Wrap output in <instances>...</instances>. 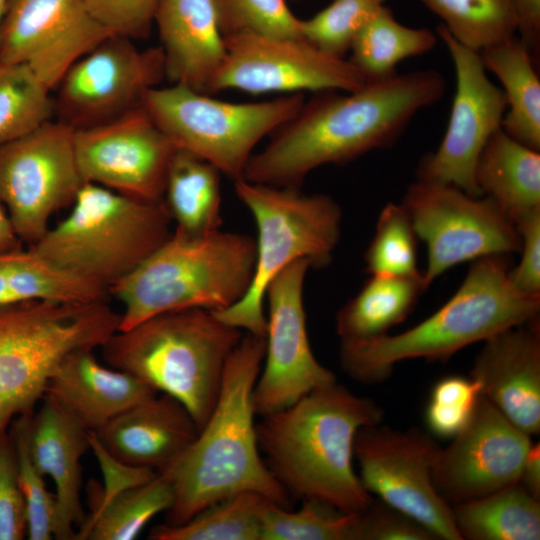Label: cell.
Listing matches in <instances>:
<instances>
[{
    "instance_id": "obj_48",
    "label": "cell",
    "mask_w": 540,
    "mask_h": 540,
    "mask_svg": "<svg viewBox=\"0 0 540 540\" xmlns=\"http://www.w3.org/2000/svg\"><path fill=\"white\" fill-rule=\"evenodd\" d=\"M520 484L536 499H540V447L531 445L522 468Z\"/></svg>"
},
{
    "instance_id": "obj_17",
    "label": "cell",
    "mask_w": 540,
    "mask_h": 540,
    "mask_svg": "<svg viewBox=\"0 0 540 540\" xmlns=\"http://www.w3.org/2000/svg\"><path fill=\"white\" fill-rule=\"evenodd\" d=\"M225 42L227 55L214 93L353 92L367 84L348 59L327 54L304 38L239 36Z\"/></svg>"
},
{
    "instance_id": "obj_35",
    "label": "cell",
    "mask_w": 540,
    "mask_h": 540,
    "mask_svg": "<svg viewBox=\"0 0 540 540\" xmlns=\"http://www.w3.org/2000/svg\"><path fill=\"white\" fill-rule=\"evenodd\" d=\"M464 47L481 53L517 32L512 0H421Z\"/></svg>"
},
{
    "instance_id": "obj_3",
    "label": "cell",
    "mask_w": 540,
    "mask_h": 540,
    "mask_svg": "<svg viewBox=\"0 0 540 540\" xmlns=\"http://www.w3.org/2000/svg\"><path fill=\"white\" fill-rule=\"evenodd\" d=\"M265 336L244 333L229 356L214 408L192 444L167 470L174 500L165 524L180 525L207 506L256 492L290 509V496L259 451L252 394L265 355Z\"/></svg>"
},
{
    "instance_id": "obj_4",
    "label": "cell",
    "mask_w": 540,
    "mask_h": 540,
    "mask_svg": "<svg viewBox=\"0 0 540 540\" xmlns=\"http://www.w3.org/2000/svg\"><path fill=\"white\" fill-rule=\"evenodd\" d=\"M505 256L474 260L456 293L433 315L407 331L341 343L343 371L365 384L380 383L400 361H446L473 343L538 319L540 296L525 295L513 287Z\"/></svg>"
},
{
    "instance_id": "obj_30",
    "label": "cell",
    "mask_w": 540,
    "mask_h": 540,
    "mask_svg": "<svg viewBox=\"0 0 540 540\" xmlns=\"http://www.w3.org/2000/svg\"><path fill=\"white\" fill-rule=\"evenodd\" d=\"M451 508L462 540L540 539V502L520 482Z\"/></svg>"
},
{
    "instance_id": "obj_18",
    "label": "cell",
    "mask_w": 540,
    "mask_h": 540,
    "mask_svg": "<svg viewBox=\"0 0 540 540\" xmlns=\"http://www.w3.org/2000/svg\"><path fill=\"white\" fill-rule=\"evenodd\" d=\"M85 182L136 199L160 202L175 145L141 104L106 123L75 130Z\"/></svg>"
},
{
    "instance_id": "obj_42",
    "label": "cell",
    "mask_w": 540,
    "mask_h": 540,
    "mask_svg": "<svg viewBox=\"0 0 540 540\" xmlns=\"http://www.w3.org/2000/svg\"><path fill=\"white\" fill-rule=\"evenodd\" d=\"M481 395V386L472 377L449 375L440 379L431 390L425 411L431 433L453 438L468 423Z\"/></svg>"
},
{
    "instance_id": "obj_43",
    "label": "cell",
    "mask_w": 540,
    "mask_h": 540,
    "mask_svg": "<svg viewBox=\"0 0 540 540\" xmlns=\"http://www.w3.org/2000/svg\"><path fill=\"white\" fill-rule=\"evenodd\" d=\"M27 513L17 473L16 453L7 431L0 435V540L26 536Z\"/></svg>"
},
{
    "instance_id": "obj_36",
    "label": "cell",
    "mask_w": 540,
    "mask_h": 540,
    "mask_svg": "<svg viewBox=\"0 0 540 540\" xmlns=\"http://www.w3.org/2000/svg\"><path fill=\"white\" fill-rule=\"evenodd\" d=\"M50 91L28 65L0 63V146L51 120Z\"/></svg>"
},
{
    "instance_id": "obj_12",
    "label": "cell",
    "mask_w": 540,
    "mask_h": 540,
    "mask_svg": "<svg viewBox=\"0 0 540 540\" xmlns=\"http://www.w3.org/2000/svg\"><path fill=\"white\" fill-rule=\"evenodd\" d=\"M402 205L417 237L427 245V267L422 273L427 288L460 263L520 251L517 229L487 196L417 180L408 187Z\"/></svg>"
},
{
    "instance_id": "obj_28",
    "label": "cell",
    "mask_w": 540,
    "mask_h": 540,
    "mask_svg": "<svg viewBox=\"0 0 540 540\" xmlns=\"http://www.w3.org/2000/svg\"><path fill=\"white\" fill-rule=\"evenodd\" d=\"M426 288L422 273L371 275L360 291L337 312L336 332L341 343L386 335L409 315Z\"/></svg>"
},
{
    "instance_id": "obj_5",
    "label": "cell",
    "mask_w": 540,
    "mask_h": 540,
    "mask_svg": "<svg viewBox=\"0 0 540 540\" xmlns=\"http://www.w3.org/2000/svg\"><path fill=\"white\" fill-rule=\"evenodd\" d=\"M244 332L202 308L152 316L101 347L105 363L180 402L198 431L217 401L227 360Z\"/></svg>"
},
{
    "instance_id": "obj_25",
    "label": "cell",
    "mask_w": 540,
    "mask_h": 540,
    "mask_svg": "<svg viewBox=\"0 0 540 540\" xmlns=\"http://www.w3.org/2000/svg\"><path fill=\"white\" fill-rule=\"evenodd\" d=\"M157 392L136 377L102 365L94 349L67 355L49 379L45 395L87 431H96Z\"/></svg>"
},
{
    "instance_id": "obj_14",
    "label": "cell",
    "mask_w": 540,
    "mask_h": 540,
    "mask_svg": "<svg viewBox=\"0 0 540 540\" xmlns=\"http://www.w3.org/2000/svg\"><path fill=\"white\" fill-rule=\"evenodd\" d=\"M165 78L160 47L139 49L132 39L112 35L64 74L55 88V113L75 130L97 126L141 105Z\"/></svg>"
},
{
    "instance_id": "obj_9",
    "label": "cell",
    "mask_w": 540,
    "mask_h": 540,
    "mask_svg": "<svg viewBox=\"0 0 540 540\" xmlns=\"http://www.w3.org/2000/svg\"><path fill=\"white\" fill-rule=\"evenodd\" d=\"M239 200L257 226L253 278L243 298L212 311L224 323L245 333L265 336V293L269 283L291 263L306 259L323 268L332 259L341 233V209L325 194L307 195L299 188L233 181Z\"/></svg>"
},
{
    "instance_id": "obj_22",
    "label": "cell",
    "mask_w": 540,
    "mask_h": 540,
    "mask_svg": "<svg viewBox=\"0 0 540 540\" xmlns=\"http://www.w3.org/2000/svg\"><path fill=\"white\" fill-rule=\"evenodd\" d=\"M92 432L116 460L160 473L182 456L195 440L198 428L180 402L156 394Z\"/></svg>"
},
{
    "instance_id": "obj_29",
    "label": "cell",
    "mask_w": 540,
    "mask_h": 540,
    "mask_svg": "<svg viewBox=\"0 0 540 540\" xmlns=\"http://www.w3.org/2000/svg\"><path fill=\"white\" fill-rule=\"evenodd\" d=\"M220 174L206 160L176 148L162 198L176 230L189 235H204L220 229Z\"/></svg>"
},
{
    "instance_id": "obj_19",
    "label": "cell",
    "mask_w": 540,
    "mask_h": 540,
    "mask_svg": "<svg viewBox=\"0 0 540 540\" xmlns=\"http://www.w3.org/2000/svg\"><path fill=\"white\" fill-rule=\"evenodd\" d=\"M531 445L530 435L481 395L468 423L439 449L434 486L453 505L517 483Z\"/></svg>"
},
{
    "instance_id": "obj_10",
    "label": "cell",
    "mask_w": 540,
    "mask_h": 540,
    "mask_svg": "<svg viewBox=\"0 0 540 540\" xmlns=\"http://www.w3.org/2000/svg\"><path fill=\"white\" fill-rule=\"evenodd\" d=\"M303 93L247 103L216 99L181 84L154 87L142 105L176 148L214 165L233 181L243 178L255 146L303 106Z\"/></svg>"
},
{
    "instance_id": "obj_11",
    "label": "cell",
    "mask_w": 540,
    "mask_h": 540,
    "mask_svg": "<svg viewBox=\"0 0 540 540\" xmlns=\"http://www.w3.org/2000/svg\"><path fill=\"white\" fill-rule=\"evenodd\" d=\"M74 134L69 125L50 120L0 146V203L22 243L38 242L52 216L71 207L86 183Z\"/></svg>"
},
{
    "instance_id": "obj_2",
    "label": "cell",
    "mask_w": 540,
    "mask_h": 540,
    "mask_svg": "<svg viewBox=\"0 0 540 540\" xmlns=\"http://www.w3.org/2000/svg\"><path fill=\"white\" fill-rule=\"evenodd\" d=\"M384 410L337 381L318 387L256 424L259 451L289 496L317 500L344 512L372 501L353 468L354 441Z\"/></svg>"
},
{
    "instance_id": "obj_20",
    "label": "cell",
    "mask_w": 540,
    "mask_h": 540,
    "mask_svg": "<svg viewBox=\"0 0 540 540\" xmlns=\"http://www.w3.org/2000/svg\"><path fill=\"white\" fill-rule=\"evenodd\" d=\"M110 36L83 0H13L0 29V63L28 65L53 90Z\"/></svg>"
},
{
    "instance_id": "obj_6",
    "label": "cell",
    "mask_w": 540,
    "mask_h": 540,
    "mask_svg": "<svg viewBox=\"0 0 540 540\" xmlns=\"http://www.w3.org/2000/svg\"><path fill=\"white\" fill-rule=\"evenodd\" d=\"M255 258V239L249 235L220 229L189 235L174 229L110 288L123 306L118 330L165 312L233 306L250 287Z\"/></svg>"
},
{
    "instance_id": "obj_21",
    "label": "cell",
    "mask_w": 540,
    "mask_h": 540,
    "mask_svg": "<svg viewBox=\"0 0 540 540\" xmlns=\"http://www.w3.org/2000/svg\"><path fill=\"white\" fill-rule=\"evenodd\" d=\"M471 375L481 394L528 435L540 432V329L538 319L484 341Z\"/></svg>"
},
{
    "instance_id": "obj_32",
    "label": "cell",
    "mask_w": 540,
    "mask_h": 540,
    "mask_svg": "<svg viewBox=\"0 0 540 540\" xmlns=\"http://www.w3.org/2000/svg\"><path fill=\"white\" fill-rule=\"evenodd\" d=\"M437 35L427 28H412L399 23L383 5L354 39L348 59L367 83L397 74L401 61L429 52Z\"/></svg>"
},
{
    "instance_id": "obj_23",
    "label": "cell",
    "mask_w": 540,
    "mask_h": 540,
    "mask_svg": "<svg viewBox=\"0 0 540 540\" xmlns=\"http://www.w3.org/2000/svg\"><path fill=\"white\" fill-rule=\"evenodd\" d=\"M154 24L164 57L165 77L213 94L227 48L212 0H158Z\"/></svg>"
},
{
    "instance_id": "obj_26",
    "label": "cell",
    "mask_w": 540,
    "mask_h": 540,
    "mask_svg": "<svg viewBox=\"0 0 540 540\" xmlns=\"http://www.w3.org/2000/svg\"><path fill=\"white\" fill-rule=\"evenodd\" d=\"M481 195L491 198L514 223L540 208V154L516 141L502 128L482 149L475 167Z\"/></svg>"
},
{
    "instance_id": "obj_49",
    "label": "cell",
    "mask_w": 540,
    "mask_h": 540,
    "mask_svg": "<svg viewBox=\"0 0 540 540\" xmlns=\"http://www.w3.org/2000/svg\"><path fill=\"white\" fill-rule=\"evenodd\" d=\"M21 240L16 235L7 211L0 203V253L21 249Z\"/></svg>"
},
{
    "instance_id": "obj_27",
    "label": "cell",
    "mask_w": 540,
    "mask_h": 540,
    "mask_svg": "<svg viewBox=\"0 0 540 540\" xmlns=\"http://www.w3.org/2000/svg\"><path fill=\"white\" fill-rule=\"evenodd\" d=\"M486 71L502 84L506 112L501 128L510 137L540 150V81L528 46L512 37L480 53Z\"/></svg>"
},
{
    "instance_id": "obj_7",
    "label": "cell",
    "mask_w": 540,
    "mask_h": 540,
    "mask_svg": "<svg viewBox=\"0 0 540 540\" xmlns=\"http://www.w3.org/2000/svg\"><path fill=\"white\" fill-rule=\"evenodd\" d=\"M120 313L107 300H26L0 305V435L31 415L63 359L101 348L118 331Z\"/></svg>"
},
{
    "instance_id": "obj_40",
    "label": "cell",
    "mask_w": 540,
    "mask_h": 540,
    "mask_svg": "<svg viewBox=\"0 0 540 540\" xmlns=\"http://www.w3.org/2000/svg\"><path fill=\"white\" fill-rule=\"evenodd\" d=\"M31 415L15 418L8 432L15 448L18 481L26 507V536L29 540H51L57 523L56 498L47 489L45 477L29 453L27 435Z\"/></svg>"
},
{
    "instance_id": "obj_24",
    "label": "cell",
    "mask_w": 540,
    "mask_h": 540,
    "mask_svg": "<svg viewBox=\"0 0 540 540\" xmlns=\"http://www.w3.org/2000/svg\"><path fill=\"white\" fill-rule=\"evenodd\" d=\"M31 415L27 443L34 465L55 485L57 523L54 539H76L85 521L81 502V458L89 446L88 432L53 400L43 397Z\"/></svg>"
},
{
    "instance_id": "obj_15",
    "label": "cell",
    "mask_w": 540,
    "mask_h": 540,
    "mask_svg": "<svg viewBox=\"0 0 540 540\" xmlns=\"http://www.w3.org/2000/svg\"><path fill=\"white\" fill-rule=\"evenodd\" d=\"M310 267L306 259L297 260L276 275L266 289L265 355L252 394L255 414L261 417L337 381L334 373L316 359L308 338L303 289Z\"/></svg>"
},
{
    "instance_id": "obj_1",
    "label": "cell",
    "mask_w": 540,
    "mask_h": 540,
    "mask_svg": "<svg viewBox=\"0 0 540 540\" xmlns=\"http://www.w3.org/2000/svg\"><path fill=\"white\" fill-rule=\"evenodd\" d=\"M316 92L245 168L247 181L299 188L314 169L390 147L422 109L444 95L432 69L396 74L347 94Z\"/></svg>"
},
{
    "instance_id": "obj_47",
    "label": "cell",
    "mask_w": 540,
    "mask_h": 540,
    "mask_svg": "<svg viewBox=\"0 0 540 540\" xmlns=\"http://www.w3.org/2000/svg\"><path fill=\"white\" fill-rule=\"evenodd\" d=\"M517 17V32L534 60L540 49V0H512Z\"/></svg>"
},
{
    "instance_id": "obj_13",
    "label": "cell",
    "mask_w": 540,
    "mask_h": 540,
    "mask_svg": "<svg viewBox=\"0 0 540 540\" xmlns=\"http://www.w3.org/2000/svg\"><path fill=\"white\" fill-rule=\"evenodd\" d=\"M438 445L418 428L362 427L354 441L358 475L368 493L417 521L435 539L462 540L452 508L437 492L432 470Z\"/></svg>"
},
{
    "instance_id": "obj_38",
    "label": "cell",
    "mask_w": 540,
    "mask_h": 540,
    "mask_svg": "<svg viewBox=\"0 0 540 540\" xmlns=\"http://www.w3.org/2000/svg\"><path fill=\"white\" fill-rule=\"evenodd\" d=\"M416 233L401 204L388 203L380 212L374 236L365 253L370 275L412 276L417 268Z\"/></svg>"
},
{
    "instance_id": "obj_34",
    "label": "cell",
    "mask_w": 540,
    "mask_h": 540,
    "mask_svg": "<svg viewBox=\"0 0 540 540\" xmlns=\"http://www.w3.org/2000/svg\"><path fill=\"white\" fill-rule=\"evenodd\" d=\"M269 499L241 492L207 506L180 525L165 523L149 533L151 540H261L262 514Z\"/></svg>"
},
{
    "instance_id": "obj_37",
    "label": "cell",
    "mask_w": 540,
    "mask_h": 540,
    "mask_svg": "<svg viewBox=\"0 0 540 540\" xmlns=\"http://www.w3.org/2000/svg\"><path fill=\"white\" fill-rule=\"evenodd\" d=\"M298 510L268 501L261 540H354L358 512H344L317 500H302Z\"/></svg>"
},
{
    "instance_id": "obj_31",
    "label": "cell",
    "mask_w": 540,
    "mask_h": 540,
    "mask_svg": "<svg viewBox=\"0 0 540 540\" xmlns=\"http://www.w3.org/2000/svg\"><path fill=\"white\" fill-rule=\"evenodd\" d=\"M104 287L66 273L33 250L0 253V305L26 300H107Z\"/></svg>"
},
{
    "instance_id": "obj_8",
    "label": "cell",
    "mask_w": 540,
    "mask_h": 540,
    "mask_svg": "<svg viewBox=\"0 0 540 540\" xmlns=\"http://www.w3.org/2000/svg\"><path fill=\"white\" fill-rule=\"evenodd\" d=\"M163 203L86 182L69 214L29 248L58 269L110 290L172 233Z\"/></svg>"
},
{
    "instance_id": "obj_39",
    "label": "cell",
    "mask_w": 540,
    "mask_h": 540,
    "mask_svg": "<svg viewBox=\"0 0 540 540\" xmlns=\"http://www.w3.org/2000/svg\"><path fill=\"white\" fill-rule=\"evenodd\" d=\"M224 39L239 36L303 38L302 19L287 0H212Z\"/></svg>"
},
{
    "instance_id": "obj_16",
    "label": "cell",
    "mask_w": 540,
    "mask_h": 540,
    "mask_svg": "<svg viewBox=\"0 0 540 540\" xmlns=\"http://www.w3.org/2000/svg\"><path fill=\"white\" fill-rule=\"evenodd\" d=\"M436 32L452 58L456 89L444 137L419 164L417 180L450 184L479 197L476 163L489 138L501 128L506 100L502 89L488 78L479 53L457 42L441 24Z\"/></svg>"
},
{
    "instance_id": "obj_45",
    "label": "cell",
    "mask_w": 540,
    "mask_h": 540,
    "mask_svg": "<svg viewBox=\"0 0 540 540\" xmlns=\"http://www.w3.org/2000/svg\"><path fill=\"white\" fill-rule=\"evenodd\" d=\"M435 537L408 515L373 501L358 512L354 540H433Z\"/></svg>"
},
{
    "instance_id": "obj_50",
    "label": "cell",
    "mask_w": 540,
    "mask_h": 540,
    "mask_svg": "<svg viewBox=\"0 0 540 540\" xmlns=\"http://www.w3.org/2000/svg\"><path fill=\"white\" fill-rule=\"evenodd\" d=\"M12 3H13V0H0V29L4 21V18L7 12L9 11Z\"/></svg>"
},
{
    "instance_id": "obj_46",
    "label": "cell",
    "mask_w": 540,
    "mask_h": 540,
    "mask_svg": "<svg viewBox=\"0 0 540 540\" xmlns=\"http://www.w3.org/2000/svg\"><path fill=\"white\" fill-rule=\"evenodd\" d=\"M521 237L520 263L508 276L513 287L522 294L540 296V208L514 221Z\"/></svg>"
},
{
    "instance_id": "obj_33",
    "label": "cell",
    "mask_w": 540,
    "mask_h": 540,
    "mask_svg": "<svg viewBox=\"0 0 540 540\" xmlns=\"http://www.w3.org/2000/svg\"><path fill=\"white\" fill-rule=\"evenodd\" d=\"M174 500L170 480L158 473L151 480L126 489L91 512L76 539L133 540L148 522L166 512Z\"/></svg>"
},
{
    "instance_id": "obj_44",
    "label": "cell",
    "mask_w": 540,
    "mask_h": 540,
    "mask_svg": "<svg viewBox=\"0 0 540 540\" xmlns=\"http://www.w3.org/2000/svg\"><path fill=\"white\" fill-rule=\"evenodd\" d=\"M90 14L112 35L143 39L150 34L158 0H83Z\"/></svg>"
},
{
    "instance_id": "obj_41",
    "label": "cell",
    "mask_w": 540,
    "mask_h": 540,
    "mask_svg": "<svg viewBox=\"0 0 540 540\" xmlns=\"http://www.w3.org/2000/svg\"><path fill=\"white\" fill-rule=\"evenodd\" d=\"M385 0H333L314 16L302 20L303 38L323 52L342 57Z\"/></svg>"
}]
</instances>
